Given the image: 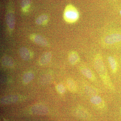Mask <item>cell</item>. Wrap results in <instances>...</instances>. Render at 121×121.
Returning a JSON list of instances; mask_svg holds the SVG:
<instances>
[{"mask_svg": "<svg viewBox=\"0 0 121 121\" xmlns=\"http://www.w3.org/2000/svg\"><path fill=\"white\" fill-rule=\"evenodd\" d=\"M19 99L17 95H11L4 96L1 98L0 104L3 105H8L17 102Z\"/></svg>", "mask_w": 121, "mask_h": 121, "instance_id": "cell-8", "label": "cell"}, {"mask_svg": "<svg viewBox=\"0 0 121 121\" xmlns=\"http://www.w3.org/2000/svg\"><path fill=\"white\" fill-rule=\"evenodd\" d=\"M102 43L106 47L121 48V30H115L105 36L102 39Z\"/></svg>", "mask_w": 121, "mask_h": 121, "instance_id": "cell-2", "label": "cell"}, {"mask_svg": "<svg viewBox=\"0 0 121 121\" xmlns=\"http://www.w3.org/2000/svg\"><path fill=\"white\" fill-rule=\"evenodd\" d=\"M81 73L91 82H94L96 80V78L94 74L90 69L86 66H82L80 68Z\"/></svg>", "mask_w": 121, "mask_h": 121, "instance_id": "cell-7", "label": "cell"}, {"mask_svg": "<svg viewBox=\"0 0 121 121\" xmlns=\"http://www.w3.org/2000/svg\"><path fill=\"white\" fill-rule=\"evenodd\" d=\"M75 112L77 117L84 120L90 119L91 118L89 111L82 106L78 107L76 108Z\"/></svg>", "mask_w": 121, "mask_h": 121, "instance_id": "cell-5", "label": "cell"}, {"mask_svg": "<svg viewBox=\"0 0 121 121\" xmlns=\"http://www.w3.org/2000/svg\"><path fill=\"white\" fill-rule=\"evenodd\" d=\"M1 121H6L4 119H3V118H1Z\"/></svg>", "mask_w": 121, "mask_h": 121, "instance_id": "cell-23", "label": "cell"}, {"mask_svg": "<svg viewBox=\"0 0 121 121\" xmlns=\"http://www.w3.org/2000/svg\"><path fill=\"white\" fill-rule=\"evenodd\" d=\"M1 63L2 65L7 67H12L14 65L12 59L8 56H4L2 57Z\"/></svg>", "mask_w": 121, "mask_h": 121, "instance_id": "cell-16", "label": "cell"}, {"mask_svg": "<svg viewBox=\"0 0 121 121\" xmlns=\"http://www.w3.org/2000/svg\"><path fill=\"white\" fill-rule=\"evenodd\" d=\"M68 60L69 63L72 65H75L79 62L80 56L78 52L75 51H72L68 55Z\"/></svg>", "mask_w": 121, "mask_h": 121, "instance_id": "cell-11", "label": "cell"}, {"mask_svg": "<svg viewBox=\"0 0 121 121\" xmlns=\"http://www.w3.org/2000/svg\"><path fill=\"white\" fill-rule=\"evenodd\" d=\"M19 52L21 58L23 60L27 61L30 58V54L29 50L25 47H22L20 48Z\"/></svg>", "mask_w": 121, "mask_h": 121, "instance_id": "cell-15", "label": "cell"}, {"mask_svg": "<svg viewBox=\"0 0 121 121\" xmlns=\"http://www.w3.org/2000/svg\"><path fill=\"white\" fill-rule=\"evenodd\" d=\"M51 58L52 55L51 52H45L40 58L39 63L40 64L42 65H46L50 62Z\"/></svg>", "mask_w": 121, "mask_h": 121, "instance_id": "cell-13", "label": "cell"}, {"mask_svg": "<svg viewBox=\"0 0 121 121\" xmlns=\"http://www.w3.org/2000/svg\"><path fill=\"white\" fill-rule=\"evenodd\" d=\"M66 86L68 89L72 93H75L78 91V86L75 82L71 78H68L67 80Z\"/></svg>", "mask_w": 121, "mask_h": 121, "instance_id": "cell-14", "label": "cell"}, {"mask_svg": "<svg viewBox=\"0 0 121 121\" xmlns=\"http://www.w3.org/2000/svg\"><path fill=\"white\" fill-rule=\"evenodd\" d=\"M31 112L34 114L44 115L48 112V109L47 107L42 104H37L32 107Z\"/></svg>", "mask_w": 121, "mask_h": 121, "instance_id": "cell-4", "label": "cell"}, {"mask_svg": "<svg viewBox=\"0 0 121 121\" xmlns=\"http://www.w3.org/2000/svg\"><path fill=\"white\" fill-rule=\"evenodd\" d=\"M31 37L32 40L38 45L43 47H47L49 45L47 40L40 35H34Z\"/></svg>", "mask_w": 121, "mask_h": 121, "instance_id": "cell-9", "label": "cell"}, {"mask_svg": "<svg viewBox=\"0 0 121 121\" xmlns=\"http://www.w3.org/2000/svg\"><path fill=\"white\" fill-rule=\"evenodd\" d=\"M30 0H22L21 6L23 11H27L30 7Z\"/></svg>", "mask_w": 121, "mask_h": 121, "instance_id": "cell-20", "label": "cell"}, {"mask_svg": "<svg viewBox=\"0 0 121 121\" xmlns=\"http://www.w3.org/2000/svg\"><path fill=\"white\" fill-rule=\"evenodd\" d=\"M91 103L95 107L100 109H103L105 107V103L102 98L98 95L91 96Z\"/></svg>", "mask_w": 121, "mask_h": 121, "instance_id": "cell-6", "label": "cell"}, {"mask_svg": "<svg viewBox=\"0 0 121 121\" xmlns=\"http://www.w3.org/2000/svg\"><path fill=\"white\" fill-rule=\"evenodd\" d=\"M85 91L87 94L91 95V96L93 95H98V91L97 89L94 87L91 86H86L84 87Z\"/></svg>", "mask_w": 121, "mask_h": 121, "instance_id": "cell-17", "label": "cell"}, {"mask_svg": "<svg viewBox=\"0 0 121 121\" xmlns=\"http://www.w3.org/2000/svg\"></svg>", "mask_w": 121, "mask_h": 121, "instance_id": "cell-25", "label": "cell"}, {"mask_svg": "<svg viewBox=\"0 0 121 121\" xmlns=\"http://www.w3.org/2000/svg\"><path fill=\"white\" fill-rule=\"evenodd\" d=\"M64 20L69 23H73L77 22L79 18V14L75 7L71 4L66 7L64 12Z\"/></svg>", "mask_w": 121, "mask_h": 121, "instance_id": "cell-3", "label": "cell"}, {"mask_svg": "<svg viewBox=\"0 0 121 121\" xmlns=\"http://www.w3.org/2000/svg\"><path fill=\"white\" fill-rule=\"evenodd\" d=\"M6 21L8 27L11 30H13L15 27V20L14 14L12 12L8 13L6 16Z\"/></svg>", "mask_w": 121, "mask_h": 121, "instance_id": "cell-12", "label": "cell"}, {"mask_svg": "<svg viewBox=\"0 0 121 121\" xmlns=\"http://www.w3.org/2000/svg\"><path fill=\"white\" fill-rule=\"evenodd\" d=\"M119 13H120V15L121 16V9L120 10V11H119Z\"/></svg>", "mask_w": 121, "mask_h": 121, "instance_id": "cell-24", "label": "cell"}, {"mask_svg": "<svg viewBox=\"0 0 121 121\" xmlns=\"http://www.w3.org/2000/svg\"><path fill=\"white\" fill-rule=\"evenodd\" d=\"M108 62L110 65L111 71L113 73H116L118 70V62L114 56H110L108 57Z\"/></svg>", "mask_w": 121, "mask_h": 121, "instance_id": "cell-10", "label": "cell"}, {"mask_svg": "<svg viewBox=\"0 0 121 121\" xmlns=\"http://www.w3.org/2000/svg\"><path fill=\"white\" fill-rule=\"evenodd\" d=\"M35 75L32 72H29L24 74L23 77V82L25 83H28L34 79Z\"/></svg>", "mask_w": 121, "mask_h": 121, "instance_id": "cell-18", "label": "cell"}, {"mask_svg": "<svg viewBox=\"0 0 121 121\" xmlns=\"http://www.w3.org/2000/svg\"><path fill=\"white\" fill-rule=\"evenodd\" d=\"M48 19V17L47 15L43 14L39 16L36 20V23L37 25H41L46 23Z\"/></svg>", "mask_w": 121, "mask_h": 121, "instance_id": "cell-19", "label": "cell"}, {"mask_svg": "<svg viewBox=\"0 0 121 121\" xmlns=\"http://www.w3.org/2000/svg\"></svg>", "mask_w": 121, "mask_h": 121, "instance_id": "cell-26", "label": "cell"}, {"mask_svg": "<svg viewBox=\"0 0 121 121\" xmlns=\"http://www.w3.org/2000/svg\"><path fill=\"white\" fill-rule=\"evenodd\" d=\"M51 76L50 75H44L41 78V82L42 83L45 84L48 83L51 80Z\"/></svg>", "mask_w": 121, "mask_h": 121, "instance_id": "cell-21", "label": "cell"}, {"mask_svg": "<svg viewBox=\"0 0 121 121\" xmlns=\"http://www.w3.org/2000/svg\"><path fill=\"white\" fill-rule=\"evenodd\" d=\"M56 90L60 94H63L65 93L66 89L64 85L61 84H58L56 86Z\"/></svg>", "mask_w": 121, "mask_h": 121, "instance_id": "cell-22", "label": "cell"}, {"mask_svg": "<svg viewBox=\"0 0 121 121\" xmlns=\"http://www.w3.org/2000/svg\"><path fill=\"white\" fill-rule=\"evenodd\" d=\"M94 66L103 82L107 89L111 91H115V87L111 82L109 76L103 61L102 55L97 54L94 60Z\"/></svg>", "mask_w": 121, "mask_h": 121, "instance_id": "cell-1", "label": "cell"}]
</instances>
